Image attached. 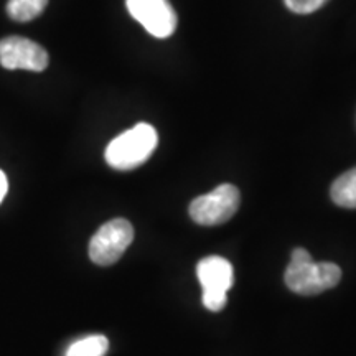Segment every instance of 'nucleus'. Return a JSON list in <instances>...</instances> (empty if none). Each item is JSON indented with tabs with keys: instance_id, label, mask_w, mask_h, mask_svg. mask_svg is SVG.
<instances>
[{
	"instance_id": "39448f33",
	"label": "nucleus",
	"mask_w": 356,
	"mask_h": 356,
	"mask_svg": "<svg viewBox=\"0 0 356 356\" xmlns=\"http://www.w3.org/2000/svg\"><path fill=\"white\" fill-rule=\"evenodd\" d=\"M239 202V190L231 184H222L210 193L195 198L190 204V216L202 226L222 225L234 216Z\"/></svg>"
},
{
	"instance_id": "423d86ee",
	"label": "nucleus",
	"mask_w": 356,
	"mask_h": 356,
	"mask_svg": "<svg viewBox=\"0 0 356 356\" xmlns=\"http://www.w3.org/2000/svg\"><path fill=\"white\" fill-rule=\"evenodd\" d=\"M127 10L155 38H168L177 30V13L168 0H126Z\"/></svg>"
},
{
	"instance_id": "9d476101",
	"label": "nucleus",
	"mask_w": 356,
	"mask_h": 356,
	"mask_svg": "<svg viewBox=\"0 0 356 356\" xmlns=\"http://www.w3.org/2000/svg\"><path fill=\"white\" fill-rule=\"evenodd\" d=\"M48 0H8L7 13L15 22H30L42 15Z\"/></svg>"
},
{
	"instance_id": "f8f14e48",
	"label": "nucleus",
	"mask_w": 356,
	"mask_h": 356,
	"mask_svg": "<svg viewBox=\"0 0 356 356\" xmlns=\"http://www.w3.org/2000/svg\"><path fill=\"white\" fill-rule=\"evenodd\" d=\"M7 190H8V181H7V177L6 173L0 170V203L3 202V198H6L7 195Z\"/></svg>"
},
{
	"instance_id": "20e7f679",
	"label": "nucleus",
	"mask_w": 356,
	"mask_h": 356,
	"mask_svg": "<svg viewBox=\"0 0 356 356\" xmlns=\"http://www.w3.org/2000/svg\"><path fill=\"white\" fill-rule=\"evenodd\" d=\"M134 241L132 225L124 218H115L101 226L89 241V257L97 266H113L121 259Z\"/></svg>"
},
{
	"instance_id": "7ed1b4c3",
	"label": "nucleus",
	"mask_w": 356,
	"mask_h": 356,
	"mask_svg": "<svg viewBox=\"0 0 356 356\" xmlns=\"http://www.w3.org/2000/svg\"><path fill=\"white\" fill-rule=\"evenodd\" d=\"M197 275L203 287V305L211 312L225 309L234 282L231 262L220 256H208L198 262Z\"/></svg>"
},
{
	"instance_id": "6e6552de",
	"label": "nucleus",
	"mask_w": 356,
	"mask_h": 356,
	"mask_svg": "<svg viewBox=\"0 0 356 356\" xmlns=\"http://www.w3.org/2000/svg\"><path fill=\"white\" fill-rule=\"evenodd\" d=\"M330 195L333 203L338 207L356 210V167L333 181Z\"/></svg>"
},
{
	"instance_id": "f257e3e1",
	"label": "nucleus",
	"mask_w": 356,
	"mask_h": 356,
	"mask_svg": "<svg viewBox=\"0 0 356 356\" xmlns=\"http://www.w3.org/2000/svg\"><path fill=\"white\" fill-rule=\"evenodd\" d=\"M292 261L286 269V284L300 296H317L335 287L341 279V269L333 262H314L304 248L292 251Z\"/></svg>"
},
{
	"instance_id": "0eeeda50",
	"label": "nucleus",
	"mask_w": 356,
	"mask_h": 356,
	"mask_svg": "<svg viewBox=\"0 0 356 356\" xmlns=\"http://www.w3.org/2000/svg\"><path fill=\"white\" fill-rule=\"evenodd\" d=\"M48 53L42 44L24 37H7L0 40V65L6 70H47Z\"/></svg>"
},
{
	"instance_id": "1a4fd4ad",
	"label": "nucleus",
	"mask_w": 356,
	"mask_h": 356,
	"mask_svg": "<svg viewBox=\"0 0 356 356\" xmlns=\"http://www.w3.org/2000/svg\"><path fill=\"white\" fill-rule=\"evenodd\" d=\"M109 340L104 335H89L71 343L65 356H106Z\"/></svg>"
},
{
	"instance_id": "f03ea898",
	"label": "nucleus",
	"mask_w": 356,
	"mask_h": 356,
	"mask_svg": "<svg viewBox=\"0 0 356 356\" xmlns=\"http://www.w3.org/2000/svg\"><path fill=\"white\" fill-rule=\"evenodd\" d=\"M157 142L159 136L154 126L140 122L111 142L106 149V162L115 170H132L147 162Z\"/></svg>"
},
{
	"instance_id": "9b49d317",
	"label": "nucleus",
	"mask_w": 356,
	"mask_h": 356,
	"mask_svg": "<svg viewBox=\"0 0 356 356\" xmlns=\"http://www.w3.org/2000/svg\"><path fill=\"white\" fill-rule=\"evenodd\" d=\"M289 10L293 13H300V15H305V13H312L318 10L320 7H323L328 0H284Z\"/></svg>"
}]
</instances>
